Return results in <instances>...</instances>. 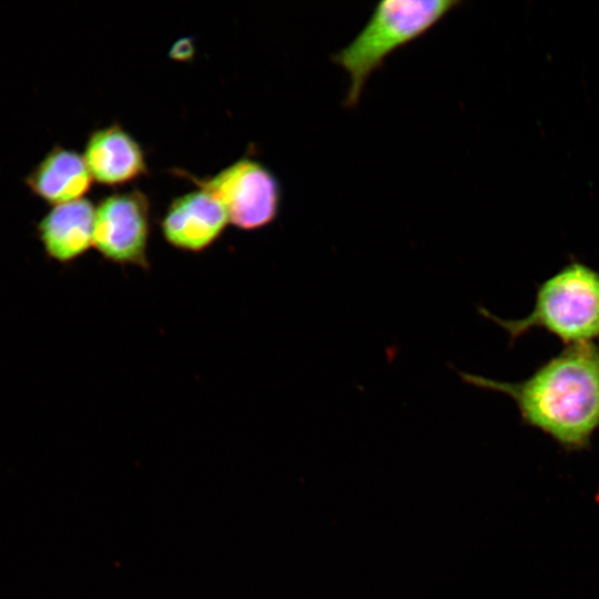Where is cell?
Returning a JSON list of instances; mask_svg holds the SVG:
<instances>
[{
    "instance_id": "3",
    "label": "cell",
    "mask_w": 599,
    "mask_h": 599,
    "mask_svg": "<svg viewBox=\"0 0 599 599\" xmlns=\"http://www.w3.org/2000/svg\"><path fill=\"white\" fill-rule=\"evenodd\" d=\"M478 312L502 327L511 341L532 328H544L565 344L595 342L599 337V272L571 262L539 284L531 312L502 319L486 308Z\"/></svg>"
},
{
    "instance_id": "9",
    "label": "cell",
    "mask_w": 599,
    "mask_h": 599,
    "mask_svg": "<svg viewBox=\"0 0 599 599\" xmlns=\"http://www.w3.org/2000/svg\"><path fill=\"white\" fill-rule=\"evenodd\" d=\"M93 177L80 153L54 145L26 176L29 190L54 206L83 199Z\"/></svg>"
},
{
    "instance_id": "8",
    "label": "cell",
    "mask_w": 599,
    "mask_h": 599,
    "mask_svg": "<svg viewBox=\"0 0 599 599\" xmlns=\"http://www.w3.org/2000/svg\"><path fill=\"white\" fill-rule=\"evenodd\" d=\"M95 206L87 199L54 205L38 222L37 231L47 255L68 264L93 246Z\"/></svg>"
},
{
    "instance_id": "1",
    "label": "cell",
    "mask_w": 599,
    "mask_h": 599,
    "mask_svg": "<svg viewBox=\"0 0 599 599\" xmlns=\"http://www.w3.org/2000/svg\"><path fill=\"white\" fill-rule=\"evenodd\" d=\"M468 385L502 393L516 404L522 422L567 450L589 446L599 429V344L567 345L516 383L458 370Z\"/></svg>"
},
{
    "instance_id": "6",
    "label": "cell",
    "mask_w": 599,
    "mask_h": 599,
    "mask_svg": "<svg viewBox=\"0 0 599 599\" xmlns=\"http://www.w3.org/2000/svg\"><path fill=\"white\" fill-rule=\"evenodd\" d=\"M229 223L227 213L220 201L199 187L175 197L160 225L164 240L173 248L201 253L221 237Z\"/></svg>"
},
{
    "instance_id": "7",
    "label": "cell",
    "mask_w": 599,
    "mask_h": 599,
    "mask_svg": "<svg viewBox=\"0 0 599 599\" xmlns=\"http://www.w3.org/2000/svg\"><path fill=\"white\" fill-rule=\"evenodd\" d=\"M82 155L93 180L103 185H123L148 173L141 144L120 124L94 130Z\"/></svg>"
},
{
    "instance_id": "4",
    "label": "cell",
    "mask_w": 599,
    "mask_h": 599,
    "mask_svg": "<svg viewBox=\"0 0 599 599\" xmlns=\"http://www.w3.org/2000/svg\"><path fill=\"white\" fill-rule=\"evenodd\" d=\"M224 206L230 223L244 231L271 224L278 215L282 190L276 175L262 162L242 158L217 174L199 179L186 174Z\"/></svg>"
},
{
    "instance_id": "5",
    "label": "cell",
    "mask_w": 599,
    "mask_h": 599,
    "mask_svg": "<svg viewBox=\"0 0 599 599\" xmlns=\"http://www.w3.org/2000/svg\"><path fill=\"white\" fill-rule=\"evenodd\" d=\"M151 204L138 189L112 193L95 206L93 247L110 263L148 270Z\"/></svg>"
},
{
    "instance_id": "2",
    "label": "cell",
    "mask_w": 599,
    "mask_h": 599,
    "mask_svg": "<svg viewBox=\"0 0 599 599\" xmlns=\"http://www.w3.org/2000/svg\"><path fill=\"white\" fill-rule=\"evenodd\" d=\"M460 3L459 0L378 2L364 28L332 55V61L349 77L344 105L356 106L367 80L390 53L420 38Z\"/></svg>"
},
{
    "instance_id": "10",
    "label": "cell",
    "mask_w": 599,
    "mask_h": 599,
    "mask_svg": "<svg viewBox=\"0 0 599 599\" xmlns=\"http://www.w3.org/2000/svg\"><path fill=\"white\" fill-rule=\"evenodd\" d=\"M194 54V45L191 42V39L183 38L176 41L171 50L170 55L176 61H186L190 60Z\"/></svg>"
}]
</instances>
